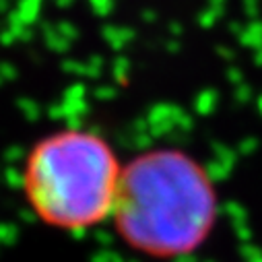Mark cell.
<instances>
[{
	"label": "cell",
	"instance_id": "6da1fadb",
	"mask_svg": "<svg viewBox=\"0 0 262 262\" xmlns=\"http://www.w3.org/2000/svg\"><path fill=\"white\" fill-rule=\"evenodd\" d=\"M112 215L126 242L173 256L205 239L215 219V194L192 159L178 151H153L120 173Z\"/></svg>",
	"mask_w": 262,
	"mask_h": 262
},
{
	"label": "cell",
	"instance_id": "7a4b0ae2",
	"mask_svg": "<svg viewBox=\"0 0 262 262\" xmlns=\"http://www.w3.org/2000/svg\"><path fill=\"white\" fill-rule=\"evenodd\" d=\"M120 173L114 151L99 135L62 128L29 149L21 190L43 225L83 231L112 215Z\"/></svg>",
	"mask_w": 262,
	"mask_h": 262
}]
</instances>
